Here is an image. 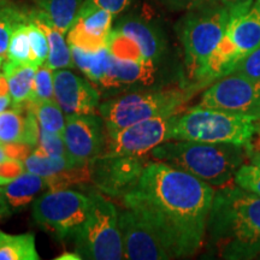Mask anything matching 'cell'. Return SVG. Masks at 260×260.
Instances as JSON below:
<instances>
[{
  "label": "cell",
  "mask_w": 260,
  "mask_h": 260,
  "mask_svg": "<svg viewBox=\"0 0 260 260\" xmlns=\"http://www.w3.org/2000/svg\"><path fill=\"white\" fill-rule=\"evenodd\" d=\"M113 16L106 10L81 8L68 31L69 46L89 52L107 47L112 32Z\"/></svg>",
  "instance_id": "obj_16"
},
{
  "label": "cell",
  "mask_w": 260,
  "mask_h": 260,
  "mask_svg": "<svg viewBox=\"0 0 260 260\" xmlns=\"http://www.w3.org/2000/svg\"><path fill=\"white\" fill-rule=\"evenodd\" d=\"M38 148L48 155L68 158L71 161H74L70 157L69 152H68L67 145H65L64 141V136L60 134H56V133H50L45 129H40V140H39Z\"/></svg>",
  "instance_id": "obj_34"
},
{
  "label": "cell",
  "mask_w": 260,
  "mask_h": 260,
  "mask_svg": "<svg viewBox=\"0 0 260 260\" xmlns=\"http://www.w3.org/2000/svg\"><path fill=\"white\" fill-rule=\"evenodd\" d=\"M25 22H28V15L8 6L0 9V56H8L10 40L15 29Z\"/></svg>",
  "instance_id": "obj_29"
},
{
  "label": "cell",
  "mask_w": 260,
  "mask_h": 260,
  "mask_svg": "<svg viewBox=\"0 0 260 260\" xmlns=\"http://www.w3.org/2000/svg\"><path fill=\"white\" fill-rule=\"evenodd\" d=\"M10 105H12L10 94H8V95H0V113L4 112Z\"/></svg>",
  "instance_id": "obj_43"
},
{
  "label": "cell",
  "mask_w": 260,
  "mask_h": 260,
  "mask_svg": "<svg viewBox=\"0 0 260 260\" xmlns=\"http://www.w3.org/2000/svg\"><path fill=\"white\" fill-rule=\"evenodd\" d=\"M247 117L195 105L180 112L172 130V140L234 144L252 147L260 124Z\"/></svg>",
  "instance_id": "obj_6"
},
{
  "label": "cell",
  "mask_w": 260,
  "mask_h": 260,
  "mask_svg": "<svg viewBox=\"0 0 260 260\" xmlns=\"http://www.w3.org/2000/svg\"><path fill=\"white\" fill-rule=\"evenodd\" d=\"M30 21L37 23L47 37L48 47H50V53H48L47 60L44 65L51 70H59L65 68H73V56H71V50L68 40H65L64 32L52 25L50 22L46 21L38 11H32L28 15Z\"/></svg>",
  "instance_id": "obj_21"
},
{
  "label": "cell",
  "mask_w": 260,
  "mask_h": 260,
  "mask_svg": "<svg viewBox=\"0 0 260 260\" xmlns=\"http://www.w3.org/2000/svg\"><path fill=\"white\" fill-rule=\"evenodd\" d=\"M164 81L161 64L153 61H132L111 58L109 70L99 82L95 83L100 94H119L141 89L160 88L169 86Z\"/></svg>",
  "instance_id": "obj_13"
},
{
  "label": "cell",
  "mask_w": 260,
  "mask_h": 260,
  "mask_svg": "<svg viewBox=\"0 0 260 260\" xmlns=\"http://www.w3.org/2000/svg\"><path fill=\"white\" fill-rule=\"evenodd\" d=\"M28 104L34 110L41 129L56 134H64L67 118H64L63 110L56 99H46Z\"/></svg>",
  "instance_id": "obj_27"
},
{
  "label": "cell",
  "mask_w": 260,
  "mask_h": 260,
  "mask_svg": "<svg viewBox=\"0 0 260 260\" xmlns=\"http://www.w3.org/2000/svg\"><path fill=\"white\" fill-rule=\"evenodd\" d=\"M198 105L260 121V81L229 74L206 87Z\"/></svg>",
  "instance_id": "obj_9"
},
{
  "label": "cell",
  "mask_w": 260,
  "mask_h": 260,
  "mask_svg": "<svg viewBox=\"0 0 260 260\" xmlns=\"http://www.w3.org/2000/svg\"><path fill=\"white\" fill-rule=\"evenodd\" d=\"M27 23L18 25L10 40L6 59L16 64H31V48Z\"/></svg>",
  "instance_id": "obj_31"
},
{
  "label": "cell",
  "mask_w": 260,
  "mask_h": 260,
  "mask_svg": "<svg viewBox=\"0 0 260 260\" xmlns=\"http://www.w3.org/2000/svg\"><path fill=\"white\" fill-rule=\"evenodd\" d=\"M234 183L243 189L260 195V168L249 164H243L234 178Z\"/></svg>",
  "instance_id": "obj_35"
},
{
  "label": "cell",
  "mask_w": 260,
  "mask_h": 260,
  "mask_svg": "<svg viewBox=\"0 0 260 260\" xmlns=\"http://www.w3.org/2000/svg\"><path fill=\"white\" fill-rule=\"evenodd\" d=\"M232 16L233 10L220 0H205L187 10L180 24L186 86L201 87L207 61L222 40Z\"/></svg>",
  "instance_id": "obj_4"
},
{
  "label": "cell",
  "mask_w": 260,
  "mask_h": 260,
  "mask_svg": "<svg viewBox=\"0 0 260 260\" xmlns=\"http://www.w3.org/2000/svg\"><path fill=\"white\" fill-rule=\"evenodd\" d=\"M107 47H109L112 56L118 58V59L132 61H148L145 59L139 45L133 39L126 37L125 34H123L121 31L115 30V29H112Z\"/></svg>",
  "instance_id": "obj_28"
},
{
  "label": "cell",
  "mask_w": 260,
  "mask_h": 260,
  "mask_svg": "<svg viewBox=\"0 0 260 260\" xmlns=\"http://www.w3.org/2000/svg\"><path fill=\"white\" fill-rule=\"evenodd\" d=\"M224 5L232 10H241V11H248L253 6L254 0H220Z\"/></svg>",
  "instance_id": "obj_41"
},
{
  "label": "cell",
  "mask_w": 260,
  "mask_h": 260,
  "mask_svg": "<svg viewBox=\"0 0 260 260\" xmlns=\"http://www.w3.org/2000/svg\"><path fill=\"white\" fill-rule=\"evenodd\" d=\"M87 219L75 235L76 252L82 259H124L119 212L111 201L99 193H89Z\"/></svg>",
  "instance_id": "obj_7"
},
{
  "label": "cell",
  "mask_w": 260,
  "mask_h": 260,
  "mask_svg": "<svg viewBox=\"0 0 260 260\" xmlns=\"http://www.w3.org/2000/svg\"><path fill=\"white\" fill-rule=\"evenodd\" d=\"M25 172L24 161L19 159L8 158L0 162V186H5Z\"/></svg>",
  "instance_id": "obj_37"
},
{
  "label": "cell",
  "mask_w": 260,
  "mask_h": 260,
  "mask_svg": "<svg viewBox=\"0 0 260 260\" xmlns=\"http://www.w3.org/2000/svg\"><path fill=\"white\" fill-rule=\"evenodd\" d=\"M8 158H10V157L8 155V153H6L4 144H0V162L6 160Z\"/></svg>",
  "instance_id": "obj_45"
},
{
  "label": "cell",
  "mask_w": 260,
  "mask_h": 260,
  "mask_svg": "<svg viewBox=\"0 0 260 260\" xmlns=\"http://www.w3.org/2000/svg\"><path fill=\"white\" fill-rule=\"evenodd\" d=\"M251 152L252 147L241 145L170 140L152 149L151 157L222 188L234 183L237 170Z\"/></svg>",
  "instance_id": "obj_3"
},
{
  "label": "cell",
  "mask_w": 260,
  "mask_h": 260,
  "mask_svg": "<svg viewBox=\"0 0 260 260\" xmlns=\"http://www.w3.org/2000/svg\"><path fill=\"white\" fill-rule=\"evenodd\" d=\"M82 256H81L77 252H64L60 256H57L56 260H81Z\"/></svg>",
  "instance_id": "obj_42"
},
{
  "label": "cell",
  "mask_w": 260,
  "mask_h": 260,
  "mask_svg": "<svg viewBox=\"0 0 260 260\" xmlns=\"http://www.w3.org/2000/svg\"><path fill=\"white\" fill-rule=\"evenodd\" d=\"M256 259H260V254H259L258 256H256Z\"/></svg>",
  "instance_id": "obj_50"
},
{
  "label": "cell",
  "mask_w": 260,
  "mask_h": 260,
  "mask_svg": "<svg viewBox=\"0 0 260 260\" xmlns=\"http://www.w3.org/2000/svg\"><path fill=\"white\" fill-rule=\"evenodd\" d=\"M230 74L240 75V76L248 77V79L260 81V46L254 51L243 57L237 63Z\"/></svg>",
  "instance_id": "obj_36"
},
{
  "label": "cell",
  "mask_w": 260,
  "mask_h": 260,
  "mask_svg": "<svg viewBox=\"0 0 260 260\" xmlns=\"http://www.w3.org/2000/svg\"><path fill=\"white\" fill-rule=\"evenodd\" d=\"M27 28L31 48V64L34 65V67L40 68L46 63L48 53H50L47 37L44 32V30L29 18Z\"/></svg>",
  "instance_id": "obj_32"
},
{
  "label": "cell",
  "mask_w": 260,
  "mask_h": 260,
  "mask_svg": "<svg viewBox=\"0 0 260 260\" xmlns=\"http://www.w3.org/2000/svg\"><path fill=\"white\" fill-rule=\"evenodd\" d=\"M106 126L102 116L68 115L64 141L70 157L77 165H87L103 154L106 142Z\"/></svg>",
  "instance_id": "obj_14"
},
{
  "label": "cell",
  "mask_w": 260,
  "mask_h": 260,
  "mask_svg": "<svg viewBox=\"0 0 260 260\" xmlns=\"http://www.w3.org/2000/svg\"><path fill=\"white\" fill-rule=\"evenodd\" d=\"M115 30L133 39L146 60L162 64L167 54V41L157 25L139 17H128L119 22Z\"/></svg>",
  "instance_id": "obj_19"
},
{
  "label": "cell",
  "mask_w": 260,
  "mask_h": 260,
  "mask_svg": "<svg viewBox=\"0 0 260 260\" xmlns=\"http://www.w3.org/2000/svg\"><path fill=\"white\" fill-rule=\"evenodd\" d=\"M249 161H251V164L260 168V151H256V152L252 151L251 154H249Z\"/></svg>",
  "instance_id": "obj_44"
},
{
  "label": "cell",
  "mask_w": 260,
  "mask_h": 260,
  "mask_svg": "<svg viewBox=\"0 0 260 260\" xmlns=\"http://www.w3.org/2000/svg\"><path fill=\"white\" fill-rule=\"evenodd\" d=\"M54 99L68 115L95 113L100 106V94L94 84L69 70H54Z\"/></svg>",
  "instance_id": "obj_15"
},
{
  "label": "cell",
  "mask_w": 260,
  "mask_h": 260,
  "mask_svg": "<svg viewBox=\"0 0 260 260\" xmlns=\"http://www.w3.org/2000/svg\"><path fill=\"white\" fill-rule=\"evenodd\" d=\"M178 113L146 119L116 133H107L103 154L144 157L157 146L172 140Z\"/></svg>",
  "instance_id": "obj_10"
},
{
  "label": "cell",
  "mask_w": 260,
  "mask_h": 260,
  "mask_svg": "<svg viewBox=\"0 0 260 260\" xmlns=\"http://www.w3.org/2000/svg\"><path fill=\"white\" fill-rule=\"evenodd\" d=\"M84 0H34L37 11L64 34L69 31Z\"/></svg>",
  "instance_id": "obj_23"
},
{
  "label": "cell",
  "mask_w": 260,
  "mask_h": 260,
  "mask_svg": "<svg viewBox=\"0 0 260 260\" xmlns=\"http://www.w3.org/2000/svg\"><path fill=\"white\" fill-rule=\"evenodd\" d=\"M200 90L203 88L199 86L183 84L135 90L106 100L98 110L110 134L146 119L180 113Z\"/></svg>",
  "instance_id": "obj_5"
},
{
  "label": "cell",
  "mask_w": 260,
  "mask_h": 260,
  "mask_svg": "<svg viewBox=\"0 0 260 260\" xmlns=\"http://www.w3.org/2000/svg\"><path fill=\"white\" fill-rule=\"evenodd\" d=\"M5 57H2L0 56V75H2V71H3V67H4V63H5Z\"/></svg>",
  "instance_id": "obj_46"
},
{
  "label": "cell",
  "mask_w": 260,
  "mask_h": 260,
  "mask_svg": "<svg viewBox=\"0 0 260 260\" xmlns=\"http://www.w3.org/2000/svg\"><path fill=\"white\" fill-rule=\"evenodd\" d=\"M161 5L174 11H187L194 6L201 4L205 0H158Z\"/></svg>",
  "instance_id": "obj_40"
},
{
  "label": "cell",
  "mask_w": 260,
  "mask_h": 260,
  "mask_svg": "<svg viewBox=\"0 0 260 260\" xmlns=\"http://www.w3.org/2000/svg\"><path fill=\"white\" fill-rule=\"evenodd\" d=\"M133 0H84L81 8L102 9L111 12L112 15H118L132 4Z\"/></svg>",
  "instance_id": "obj_38"
},
{
  "label": "cell",
  "mask_w": 260,
  "mask_h": 260,
  "mask_svg": "<svg viewBox=\"0 0 260 260\" xmlns=\"http://www.w3.org/2000/svg\"><path fill=\"white\" fill-rule=\"evenodd\" d=\"M5 151L10 158L19 159V160H25L30 153L31 146L27 144H21V142H12V144H4Z\"/></svg>",
  "instance_id": "obj_39"
},
{
  "label": "cell",
  "mask_w": 260,
  "mask_h": 260,
  "mask_svg": "<svg viewBox=\"0 0 260 260\" xmlns=\"http://www.w3.org/2000/svg\"><path fill=\"white\" fill-rule=\"evenodd\" d=\"M258 134H259V141H260V126H259V130H258Z\"/></svg>",
  "instance_id": "obj_48"
},
{
  "label": "cell",
  "mask_w": 260,
  "mask_h": 260,
  "mask_svg": "<svg viewBox=\"0 0 260 260\" xmlns=\"http://www.w3.org/2000/svg\"><path fill=\"white\" fill-rule=\"evenodd\" d=\"M31 233L11 235L0 232V260H39Z\"/></svg>",
  "instance_id": "obj_25"
},
{
  "label": "cell",
  "mask_w": 260,
  "mask_h": 260,
  "mask_svg": "<svg viewBox=\"0 0 260 260\" xmlns=\"http://www.w3.org/2000/svg\"><path fill=\"white\" fill-rule=\"evenodd\" d=\"M206 236L228 260H251L260 254V195L236 186L218 188L214 193Z\"/></svg>",
  "instance_id": "obj_2"
},
{
  "label": "cell",
  "mask_w": 260,
  "mask_h": 260,
  "mask_svg": "<svg viewBox=\"0 0 260 260\" xmlns=\"http://www.w3.org/2000/svg\"><path fill=\"white\" fill-rule=\"evenodd\" d=\"M146 165L145 155L100 154L89 162L90 180L104 194L123 198L138 184Z\"/></svg>",
  "instance_id": "obj_11"
},
{
  "label": "cell",
  "mask_w": 260,
  "mask_h": 260,
  "mask_svg": "<svg viewBox=\"0 0 260 260\" xmlns=\"http://www.w3.org/2000/svg\"><path fill=\"white\" fill-rule=\"evenodd\" d=\"M38 68L30 64H16L5 59L2 75L9 83L12 106H21L31 100L34 77Z\"/></svg>",
  "instance_id": "obj_22"
},
{
  "label": "cell",
  "mask_w": 260,
  "mask_h": 260,
  "mask_svg": "<svg viewBox=\"0 0 260 260\" xmlns=\"http://www.w3.org/2000/svg\"><path fill=\"white\" fill-rule=\"evenodd\" d=\"M54 96V82L53 70L48 69L42 65L38 68L34 77V87H32L31 100L29 103H38L41 100L53 99Z\"/></svg>",
  "instance_id": "obj_33"
},
{
  "label": "cell",
  "mask_w": 260,
  "mask_h": 260,
  "mask_svg": "<svg viewBox=\"0 0 260 260\" xmlns=\"http://www.w3.org/2000/svg\"><path fill=\"white\" fill-rule=\"evenodd\" d=\"M226 32L239 50L241 58L260 46V4L248 11L233 10Z\"/></svg>",
  "instance_id": "obj_20"
},
{
  "label": "cell",
  "mask_w": 260,
  "mask_h": 260,
  "mask_svg": "<svg viewBox=\"0 0 260 260\" xmlns=\"http://www.w3.org/2000/svg\"><path fill=\"white\" fill-rule=\"evenodd\" d=\"M6 6V0H0V9L5 8Z\"/></svg>",
  "instance_id": "obj_47"
},
{
  "label": "cell",
  "mask_w": 260,
  "mask_h": 260,
  "mask_svg": "<svg viewBox=\"0 0 260 260\" xmlns=\"http://www.w3.org/2000/svg\"><path fill=\"white\" fill-rule=\"evenodd\" d=\"M255 4H260V0H255Z\"/></svg>",
  "instance_id": "obj_49"
},
{
  "label": "cell",
  "mask_w": 260,
  "mask_h": 260,
  "mask_svg": "<svg viewBox=\"0 0 260 260\" xmlns=\"http://www.w3.org/2000/svg\"><path fill=\"white\" fill-rule=\"evenodd\" d=\"M90 207L88 194L71 189H54L35 199L31 206L34 222L59 240L75 237Z\"/></svg>",
  "instance_id": "obj_8"
},
{
  "label": "cell",
  "mask_w": 260,
  "mask_h": 260,
  "mask_svg": "<svg viewBox=\"0 0 260 260\" xmlns=\"http://www.w3.org/2000/svg\"><path fill=\"white\" fill-rule=\"evenodd\" d=\"M46 188V178L28 171L0 186V218H9L25 210Z\"/></svg>",
  "instance_id": "obj_17"
},
{
  "label": "cell",
  "mask_w": 260,
  "mask_h": 260,
  "mask_svg": "<svg viewBox=\"0 0 260 260\" xmlns=\"http://www.w3.org/2000/svg\"><path fill=\"white\" fill-rule=\"evenodd\" d=\"M40 129L37 115L28 103L0 113V144L21 142L37 147Z\"/></svg>",
  "instance_id": "obj_18"
},
{
  "label": "cell",
  "mask_w": 260,
  "mask_h": 260,
  "mask_svg": "<svg viewBox=\"0 0 260 260\" xmlns=\"http://www.w3.org/2000/svg\"><path fill=\"white\" fill-rule=\"evenodd\" d=\"M214 193L206 182L154 160L147 162L123 204L154 226L175 259L189 258L203 247Z\"/></svg>",
  "instance_id": "obj_1"
},
{
  "label": "cell",
  "mask_w": 260,
  "mask_h": 260,
  "mask_svg": "<svg viewBox=\"0 0 260 260\" xmlns=\"http://www.w3.org/2000/svg\"><path fill=\"white\" fill-rule=\"evenodd\" d=\"M46 182L47 188H50V190L67 189L68 187L75 186V184L88 183V182H92L89 164L65 169V170L58 172L53 176L47 177Z\"/></svg>",
  "instance_id": "obj_30"
},
{
  "label": "cell",
  "mask_w": 260,
  "mask_h": 260,
  "mask_svg": "<svg viewBox=\"0 0 260 260\" xmlns=\"http://www.w3.org/2000/svg\"><path fill=\"white\" fill-rule=\"evenodd\" d=\"M124 259L168 260L175 259L154 226L134 209L124 206L119 212Z\"/></svg>",
  "instance_id": "obj_12"
},
{
  "label": "cell",
  "mask_w": 260,
  "mask_h": 260,
  "mask_svg": "<svg viewBox=\"0 0 260 260\" xmlns=\"http://www.w3.org/2000/svg\"><path fill=\"white\" fill-rule=\"evenodd\" d=\"M73 61L89 81L95 84L105 76L111 64L112 54L109 47L99 51H84L79 47H70Z\"/></svg>",
  "instance_id": "obj_24"
},
{
  "label": "cell",
  "mask_w": 260,
  "mask_h": 260,
  "mask_svg": "<svg viewBox=\"0 0 260 260\" xmlns=\"http://www.w3.org/2000/svg\"><path fill=\"white\" fill-rule=\"evenodd\" d=\"M24 167L25 171L47 178L68 168L77 167V164H75L74 161H71L68 158L48 155L37 147L34 149V152L29 154L28 158L24 160Z\"/></svg>",
  "instance_id": "obj_26"
}]
</instances>
